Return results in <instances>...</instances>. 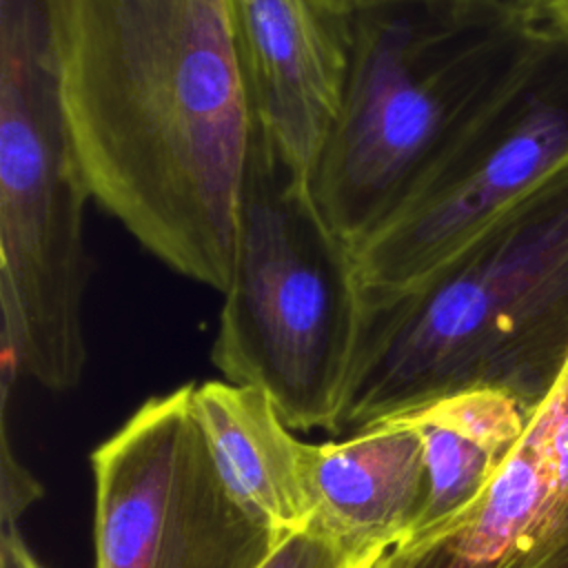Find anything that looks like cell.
<instances>
[{
    "mask_svg": "<svg viewBox=\"0 0 568 568\" xmlns=\"http://www.w3.org/2000/svg\"><path fill=\"white\" fill-rule=\"evenodd\" d=\"M333 2H337L339 7H344V9H355V7H359V4H364V2H371V0H333Z\"/></svg>",
    "mask_w": 568,
    "mask_h": 568,
    "instance_id": "cell-18",
    "label": "cell"
},
{
    "mask_svg": "<svg viewBox=\"0 0 568 568\" xmlns=\"http://www.w3.org/2000/svg\"><path fill=\"white\" fill-rule=\"evenodd\" d=\"M535 20L568 44V0H541Z\"/></svg>",
    "mask_w": 568,
    "mask_h": 568,
    "instance_id": "cell-16",
    "label": "cell"
},
{
    "mask_svg": "<svg viewBox=\"0 0 568 568\" xmlns=\"http://www.w3.org/2000/svg\"><path fill=\"white\" fill-rule=\"evenodd\" d=\"M91 200L178 275L229 286L253 111L229 0H42Z\"/></svg>",
    "mask_w": 568,
    "mask_h": 568,
    "instance_id": "cell-1",
    "label": "cell"
},
{
    "mask_svg": "<svg viewBox=\"0 0 568 568\" xmlns=\"http://www.w3.org/2000/svg\"><path fill=\"white\" fill-rule=\"evenodd\" d=\"M537 20L466 0L351 11V64L311 191L353 248L419 191L544 40Z\"/></svg>",
    "mask_w": 568,
    "mask_h": 568,
    "instance_id": "cell-3",
    "label": "cell"
},
{
    "mask_svg": "<svg viewBox=\"0 0 568 568\" xmlns=\"http://www.w3.org/2000/svg\"><path fill=\"white\" fill-rule=\"evenodd\" d=\"M530 415L499 390L457 393L397 415L419 430L426 457L428 501L413 535L453 519L488 488Z\"/></svg>",
    "mask_w": 568,
    "mask_h": 568,
    "instance_id": "cell-12",
    "label": "cell"
},
{
    "mask_svg": "<svg viewBox=\"0 0 568 568\" xmlns=\"http://www.w3.org/2000/svg\"><path fill=\"white\" fill-rule=\"evenodd\" d=\"M0 568H42L24 544L18 524L0 526Z\"/></svg>",
    "mask_w": 568,
    "mask_h": 568,
    "instance_id": "cell-15",
    "label": "cell"
},
{
    "mask_svg": "<svg viewBox=\"0 0 568 568\" xmlns=\"http://www.w3.org/2000/svg\"><path fill=\"white\" fill-rule=\"evenodd\" d=\"M91 462L95 568H262L286 539L224 484L193 384L142 404Z\"/></svg>",
    "mask_w": 568,
    "mask_h": 568,
    "instance_id": "cell-7",
    "label": "cell"
},
{
    "mask_svg": "<svg viewBox=\"0 0 568 568\" xmlns=\"http://www.w3.org/2000/svg\"><path fill=\"white\" fill-rule=\"evenodd\" d=\"M211 359L288 428L335 433L364 326L355 251L255 124Z\"/></svg>",
    "mask_w": 568,
    "mask_h": 568,
    "instance_id": "cell-4",
    "label": "cell"
},
{
    "mask_svg": "<svg viewBox=\"0 0 568 568\" xmlns=\"http://www.w3.org/2000/svg\"><path fill=\"white\" fill-rule=\"evenodd\" d=\"M568 160V44L544 40L419 191L355 251L364 302L419 284Z\"/></svg>",
    "mask_w": 568,
    "mask_h": 568,
    "instance_id": "cell-6",
    "label": "cell"
},
{
    "mask_svg": "<svg viewBox=\"0 0 568 568\" xmlns=\"http://www.w3.org/2000/svg\"><path fill=\"white\" fill-rule=\"evenodd\" d=\"M373 568H568V364L488 488Z\"/></svg>",
    "mask_w": 568,
    "mask_h": 568,
    "instance_id": "cell-8",
    "label": "cell"
},
{
    "mask_svg": "<svg viewBox=\"0 0 568 568\" xmlns=\"http://www.w3.org/2000/svg\"><path fill=\"white\" fill-rule=\"evenodd\" d=\"M89 200L58 102L42 0H0L2 402L18 377L49 390L82 379Z\"/></svg>",
    "mask_w": 568,
    "mask_h": 568,
    "instance_id": "cell-5",
    "label": "cell"
},
{
    "mask_svg": "<svg viewBox=\"0 0 568 568\" xmlns=\"http://www.w3.org/2000/svg\"><path fill=\"white\" fill-rule=\"evenodd\" d=\"M302 475L308 528L359 555L382 557L413 535L428 501L422 435L397 417L344 442L304 444Z\"/></svg>",
    "mask_w": 568,
    "mask_h": 568,
    "instance_id": "cell-10",
    "label": "cell"
},
{
    "mask_svg": "<svg viewBox=\"0 0 568 568\" xmlns=\"http://www.w3.org/2000/svg\"><path fill=\"white\" fill-rule=\"evenodd\" d=\"M2 453H0V526L18 524L22 513L40 497L38 481L29 475V470L16 459L9 435H7V417H2Z\"/></svg>",
    "mask_w": 568,
    "mask_h": 568,
    "instance_id": "cell-14",
    "label": "cell"
},
{
    "mask_svg": "<svg viewBox=\"0 0 568 568\" xmlns=\"http://www.w3.org/2000/svg\"><path fill=\"white\" fill-rule=\"evenodd\" d=\"M466 2H477V4L493 7L497 11L519 16V18H528V20H535L537 9L541 4V0H466Z\"/></svg>",
    "mask_w": 568,
    "mask_h": 568,
    "instance_id": "cell-17",
    "label": "cell"
},
{
    "mask_svg": "<svg viewBox=\"0 0 568 568\" xmlns=\"http://www.w3.org/2000/svg\"><path fill=\"white\" fill-rule=\"evenodd\" d=\"M382 557L353 552L315 528L288 535L262 568H373Z\"/></svg>",
    "mask_w": 568,
    "mask_h": 568,
    "instance_id": "cell-13",
    "label": "cell"
},
{
    "mask_svg": "<svg viewBox=\"0 0 568 568\" xmlns=\"http://www.w3.org/2000/svg\"><path fill=\"white\" fill-rule=\"evenodd\" d=\"M193 408L229 490L280 537L306 530L311 501L302 475L304 442L273 402L231 382L193 384Z\"/></svg>",
    "mask_w": 568,
    "mask_h": 568,
    "instance_id": "cell-11",
    "label": "cell"
},
{
    "mask_svg": "<svg viewBox=\"0 0 568 568\" xmlns=\"http://www.w3.org/2000/svg\"><path fill=\"white\" fill-rule=\"evenodd\" d=\"M253 120L311 184L339 115L351 64V9L333 0H229Z\"/></svg>",
    "mask_w": 568,
    "mask_h": 568,
    "instance_id": "cell-9",
    "label": "cell"
},
{
    "mask_svg": "<svg viewBox=\"0 0 568 568\" xmlns=\"http://www.w3.org/2000/svg\"><path fill=\"white\" fill-rule=\"evenodd\" d=\"M568 364V160L408 291L366 304L335 433L468 390L535 410Z\"/></svg>",
    "mask_w": 568,
    "mask_h": 568,
    "instance_id": "cell-2",
    "label": "cell"
}]
</instances>
